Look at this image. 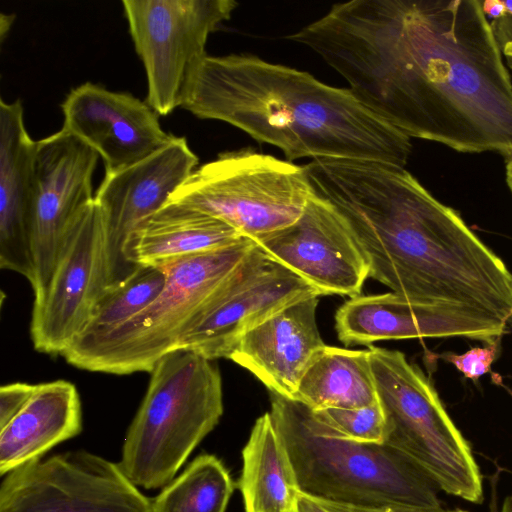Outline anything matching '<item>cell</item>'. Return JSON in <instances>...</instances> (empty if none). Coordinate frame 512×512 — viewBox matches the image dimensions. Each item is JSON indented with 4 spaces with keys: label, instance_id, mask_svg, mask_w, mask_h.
<instances>
[{
    "label": "cell",
    "instance_id": "obj_1",
    "mask_svg": "<svg viewBox=\"0 0 512 512\" xmlns=\"http://www.w3.org/2000/svg\"><path fill=\"white\" fill-rule=\"evenodd\" d=\"M286 39L411 138L512 160V80L478 0H351Z\"/></svg>",
    "mask_w": 512,
    "mask_h": 512
},
{
    "label": "cell",
    "instance_id": "obj_2",
    "mask_svg": "<svg viewBox=\"0 0 512 512\" xmlns=\"http://www.w3.org/2000/svg\"><path fill=\"white\" fill-rule=\"evenodd\" d=\"M200 119L226 122L290 162L350 159L405 167L410 138L364 105L349 88L257 56L207 55L181 105Z\"/></svg>",
    "mask_w": 512,
    "mask_h": 512
},
{
    "label": "cell",
    "instance_id": "obj_3",
    "mask_svg": "<svg viewBox=\"0 0 512 512\" xmlns=\"http://www.w3.org/2000/svg\"><path fill=\"white\" fill-rule=\"evenodd\" d=\"M270 403L300 493L400 512H445L437 486L389 446L334 437L297 400L270 393Z\"/></svg>",
    "mask_w": 512,
    "mask_h": 512
},
{
    "label": "cell",
    "instance_id": "obj_4",
    "mask_svg": "<svg viewBox=\"0 0 512 512\" xmlns=\"http://www.w3.org/2000/svg\"><path fill=\"white\" fill-rule=\"evenodd\" d=\"M215 360L174 350L150 372L145 396L127 430L118 463L137 487L163 488L223 414Z\"/></svg>",
    "mask_w": 512,
    "mask_h": 512
},
{
    "label": "cell",
    "instance_id": "obj_5",
    "mask_svg": "<svg viewBox=\"0 0 512 512\" xmlns=\"http://www.w3.org/2000/svg\"><path fill=\"white\" fill-rule=\"evenodd\" d=\"M256 246L245 237L225 248L162 267L166 282L149 306L103 335L73 340L60 355L69 364L91 372L150 373L159 359L177 349Z\"/></svg>",
    "mask_w": 512,
    "mask_h": 512
},
{
    "label": "cell",
    "instance_id": "obj_6",
    "mask_svg": "<svg viewBox=\"0 0 512 512\" xmlns=\"http://www.w3.org/2000/svg\"><path fill=\"white\" fill-rule=\"evenodd\" d=\"M368 351L385 415L383 444L408 459L438 489L480 503V470L430 378L400 351L374 346Z\"/></svg>",
    "mask_w": 512,
    "mask_h": 512
},
{
    "label": "cell",
    "instance_id": "obj_7",
    "mask_svg": "<svg viewBox=\"0 0 512 512\" xmlns=\"http://www.w3.org/2000/svg\"><path fill=\"white\" fill-rule=\"evenodd\" d=\"M312 195L304 166L247 148L197 167L168 202L215 217L257 242L296 222Z\"/></svg>",
    "mask_w": 512,
    "mask_h": 512
},
{
    "label": "cell",
    "instance_id": "obj_8",
    "mask_svg": "<svg viewBox=\"0 0 512 512\" xmlns=\"http://www.w3.org/2000/svg\"><path fill=\"white\" fill-rule=\"evenodd\" d=\"M147 76V104L161 116L181 107L209 36L230 19L233 0H123Z\"/></svg>",
    "mask_w": 512,
    "mask_h": 512
},
{
    "label": "cell",
    "instance_id": "obj_9",
    "mask_svg": "<svg viewBox=\"0 0 512 512\" xmlns=\"http://www.w3.org/2000/svg\"><path fill=\"white\" fill-rule=\"evenodd\" d=\"M0 512H153L118 463L86 450L31 460L0 485Z\"/></svg>",
    "mask_w": 512,
    "mask_h": 512
},
{
    "label": "cell",
    "instance_id": "obj_10",
    "mask_svg": "<svg viewBox=\"0 0 512 512\" xmlns=\"http://www.w3.org/2000/svg\"><path fill=\"white\" fill-rule=\"evenodd\" d=\"M105 290L104 224L93 200L70 225L51 279L34 299L30 335L35 350L60 355L84 330Z\"/></svg>",
    "mask_w": 512,
    "mask_h": 512
},
{
    "label": "cell",
    "instance_id": "obj_11",
    "mask_svg": "<svg viewBox=\"0 0 512 512\" xmlns=\"http://www.w3.org/2000/svg\"><path fill=\"white\" fill-rule=\"evenodd\" d=\"M98 157L63 128L36 142L31 232L34 299L51 279L70 225L94 200L92 178Z\"/></svg>",
    "mask_w": 512,
    "mask_h": 512
},
{
    "label": "cell",
    "instance_id": "obj_12",
    "mask_svg": "<svg viewBox=\"0 0 512 512\" xmlns=\"http://www.w3.org/2000/svg\"><path fill=\"white\" fill-rule=\"evenodd\" d=\"M319 296L304 279L256 246L176 350L192 351L210 360L228 358L238 341L267 318L294 302Z\"/></svg>",
    "mask_w": 512,
    "mask_h": 512
},
{
    "label": "cell",
    "instance_id": "obj_13",
    "mask_svg": "<svg viewBox=\"0 0 512 512\" xmlns=\"http://www.w3.org/2000/svg\"><path fill=\"white\" fill-rule=\"evenodd\" d=\"M197 165L198 157L187 140L175 136L141 162L104 176L94 200L104 224L106 290L122 283L140 266L127 257L128 240L167 203Z\"/></svg>",
    "mask_w": 512,
    "mask_h": 512
},
{
    "label": "cell",
    "instance_id": "obj_14",
    "mask_svg": "<svg viewBox=\"0 0 512 512\" xmlns=\"http://www.w3.org/2000/svg\"><path fill=\"white\" fill-rule=\"evenodd\" d=\"M257 246L319 295L359 296L369 277L367 258L343 216L313 191L301 217Z\"/></svg>",
    "mask_w": 512,
    "mask_h": 512
},
{
    "label": "cell",
    "instance_id": "obj_15",
    "mask_svg": "<svg viewBox=\"0 0 512 512\" xmlns=\"http://www.w3.org/2000/svg\"><path fill=\"white\" fill-rule=\"evenodd\" d=\"M506 325L465 306L413 301L393 292L350 298L335 314L337 337L346 346L452 336L489 343L501 338Z\"/></svg>",
    "mask_w": 512,
    "mask_h": 512
},
{
    "label": "cell",
    "instance_id": "obj_16",
    "mask_svg": "<svg viewBox=\"0 0 512 512\" xmlns=\"http://www.w3.org/2000/svg\"><path fill=\"white\" fill-rule=\"evenodd\" d=\"M61 108L62 128L97 152L105 176L141 162L175 138L162 129L147 102L91 82L72 89Z\"/></svg>",
    "mask_w": 512,
    "mask_h": 512
},
{
    "label": "cell",
    "instance_id": "obj_17",
    "mask_svg": "<svg viewBox=\"0 0 512 512\" xmlns=\"http://www.w3.org/2000/svg\"><path fill=\"white\" fill-rule=\"evenodd\" d=\"M318 297L294 302L247 332L228 359L251 372L270 393L294 399L299 382L326 344L316 320Z\"/></svg>",
    "mask_w": 512,
    "mask_h": 512
},
{
    "label": "cell",
    "instance_id": "obj_18",
    "mask_svg": "<svg viewBox=\"0 0 512 512\" xmlns=\"http://www.w3.org/2000/svg\"><path fill=\"white\" fill-rule=\"evenodd\" d=\"M36 142L24 124L20 100H0V267L36 275L32 256V199Z\"/></svg>",
    "mask_w": 512,
    "mask_h": 512
},
{
    "label": "cell",
    "instance_id": "obj_19",
    "mask_svg": "<svg viewBox=\"0 0 512 512\" xmlns=\"http://www.w3.org/2000/svg\"><path fill=\"white\" fill-rule=\"evenodd\" d=\"M82 431V407L76 386L66 380L36 385L24 406L0 430V475L43 457Z\"/></svg>",
    "mask_w": 512,
    "mask_h": 512
},
{
    "label": "cell",
    "instance_id": "obj_20",
    "mask_svg": "<svg viewBox=\"0 0 512 512\" xmlns=\"http://www.w3.org/2000/svg\"><path fill=\"white\" fill-rule=\"evenodd\" d=\"M243 238L215 217L167 201L131 235L126 250L131 263L162 268L225 248Z\"/></svg>",
    "mask_w": 512,
    "mask_h": 512
},
{
    "label": "cell",
    "instance_id": "obj_21",
    "mask_svg": "<svg viewBox=\"0 0 512 512\" xmlns=\"http://www.w3.org/2000/svg\"><path fill=\"white\" fill-rule=\"evenodd\" d=\"M245 512H288L296 509L295 471L269 412L255 421L242 450L238 480Z\"/></svg>",
    "mask_w": 512,
    "mask_h": 512
},
{
    "label": "cell",
    "instance_id": "obj_22",
    "mask_svg": "<svg viewBox=\"0 0 512 512\" xmlns=\"http://www.w3.org/2000/svg\"><path fill=\"white\" fill-rule=\"evenodd\" d=\"M293 400L314 412L360 408L377 402L369 351L326 345L308 365Z\"/></svg>",
    "mask_w": 512,
    "mask_h": 512
},
{
    "label": "cell",
    "instance_id": "obj_23",
    "mask_svg": "<svg viewBox=\"0 0 512 512\" xmlns=\"http://www.w3.org/2000/svg\"><path fill=\"white\" fill-rule=\"evenodd\" d=\"M234 483L222 461L197 456L151 500L153 512H225Z\"/></svg>",
    "mask_w": 512,
    "mask_h": 512
},
{
    "label": "cell",
    "instance_id": "obj_24",
    "mask_svg": "<svg viewBox=\"0 0 512 512\" xmlns=\"http://www.w3.org/2000/svg\"><path fill=\"white\" fill-rule=\"evenodd\" d=\"M165 282L163 268L140 265L122 283L101 295L84 330L75 339L100 336L126 322L157 298Z\"/></svg>",
    "mask_w": 512,
    "mask_h": 512
},
{
    "label": "cell",
    "instance_id": "obj_25",
    "mask_svg": "<svg viewBox=\"0 0 512 512\" xmlns=\"http://www.w3.org/2000/svg\"><path fill=\"white\" fill-rule=\"evenodd\" d=\"M314 414L334 437L360 443L384 442L385 415L379 400L360 408H329Z\"/></svg>",
    "mask_w": 512,
    "mask_h": 512
},
{
    "label": "cell",
    "instance_id": "obj_26",
    "mask_svg": "<svg viewBox=\"0 0 512 512\" xmlns=\"http://www.w3.org/2000/svg\"><path fill=\"white\" fill-rule=\"evenodd\" d=\"M499 351L500 339H496L483 347H474L462 354L444 352L438 357L454 365L466 378L476 381L490 372Z\"/></svg>",
    "mask_w": 512,
    "mask_h": 512
},
{
    "label": "cell",
    "instance_id": "obj_27",
    "mask_svg": "<svg viewBox=\"0 0 512 512\" xmlns=\"http://www.w3.org/2000/svg\"><path fill=\"white\" fill-rule=\"evenodd\" d=\"M36 385L15 382L0 387V430L24 408Z\"/></svg>",
    "mask_w": 512,
    "mask_h": 512
},
{
    "label": "cell",
    "instance_id": "obj_28",
    "mask_svg": "<svg viewBox=\"0 0 512 512\" xmlns=\"http://www.w3.org/2000/svg\"><path fill=\"white\" fill-rule=\"evenodd\" d=\"M297 512H400L390 508L361 506L323 500L298 493Z\"/></svg>",
    "mask_w": 512,
    "mask_h": 512
},
{
    "label": "cell",
    "instance_id": "obj_29",
    "mask_svg": "<svg viewBox=\"0 0 512 512\" xmlns=\"http://www.w3.org/2000/svg\"><path fill=\"white\" fill-rule=\"evenodd\" d=\"M490 23L501 54L512 69V16L506 14Z\"/></svg>",
    "mask_w": 512,
    "mask_h": 512
},
{
    "label": "cell",
    "instance_id": "obj_30",
    "mask_svg": "<svg viewBox=\"0 0 512 512\" xmlns=\"http://www.w3.org/2000/svg\"><path fill=\"white\" fill-rule=\"evenodd\" d=\"M481 3L485 16L491 21L506 15L502 0H486Z\"/></svg>",
    "mask_w": 512,
    "mask_h": 512
},
{
    "label": "cell",
    "instance_id": "obj_31",
    "mask_svg": "<svg viewBox=\"0 0 512 512\" xmlns=\"http://www.w3.org/2000/svg\"><path fill=\"white\" fill-rule=\"evenodd\" d=\"M14 16L1 14V25H0V34H1V40L3 41L4 35L6 32H8L12 22H13Z\"/></svg>",
    "mask_w": 512,
    "mask_h": 512
},
{
    "label": "cell",
    "instance_id": "obj_32",
    "mask_svg": "<svg viewBox=\"0 0 512 512\" xmlns=\"http://www.w3.org/2000/svg\"><path fill=\"white\" fill-rule=\"evenodd\" d=\"M506 183L512 193V160L506 162Z\"/></svg>",
    "mask_w": 512,
    "mask_h": 512
},
{
    "label": "cell",
    "instance_id": "obj_33",
    "mask_svg": "<svg viewBox=\"0 0 512 512\" xmlns=\"http://www.w3.org/2000/svg\"><path fill=\"white\" fill-rule=\"evenodd\" d=\"M501 512H512V493L504 500Z\"/></svg>",
    "mask_w": 512,
    "mask_h": 512
},
{
    "label": "cell",
    "instance_id": "obj_34",
    "mask_svg": "<svg viewBox=\"0 0 512 512\" xmlns=\"http://www.w3.org/2000/svg\"><path fill=\"white\" fill-rule=\"evenodd\" d=\"M505 13L512 16V0L503 1Z\"/></svg>",
    "mask_w": 512,
    "mask_h": 512
},
{
    "label": "cell",
    "instance_id": "obj_35",
    "mask_svg": "<svg viewBox=\"0 0 512 512\" xmlns=\"http://www.w3.org/2000/svg\"><path fill=\"white\" fill-rule=\"evenodd\" d=\"M448 512H467V511H464V510H461V509H456V510L448 511Z\"/></svg>",
    "mask_w": 512,
    "mask_h": 512
},
{
    "label": "cell",
    "instance_id": "obj_36",
    "mask_svg": "<svg viewBox=\"0 0 512 512\" xmlns=\"http://www.w3.org/2000/svg\"><path fill=\"white\" fill-rule=\"evenodd\" d=\"M288 512H297V509H294V510H291V511H288Z\"/></svg>",
    "mask_w": 512,
    "mask_h": 512
},
{
    "label": "cell",
    "instance_id": "obj_37",
    "mask_svg": "<svg viewBox=\"0 0 512 512\" xmlns=\"http://www.w3.org/2000/svg\"><path fill=\"white\" fill-rule=\"evenodd\" d=\"M512 320V319H511Z\"/></svg>",
    "mask_w": 512,
    "mask_h": 512
}]
</instances>
